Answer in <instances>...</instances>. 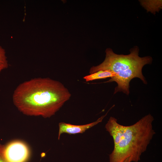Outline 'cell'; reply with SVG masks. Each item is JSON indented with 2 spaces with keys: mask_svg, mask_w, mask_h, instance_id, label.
Returning <instances> with one entry per match:
<instances>
[{
  "mask_svg": "<svg viewBox=\"0 0 162 162\" xmlns=\"http://www.w3.org/2000/svg\"><path fill=\"white\" fill-rule=\"evenodd\" d=\"M8 64L4 49L0 45V73L8 68Z\"/></svg>",
  "mask_w": 162,
  "mask_h": 162,
  "instance_id": "ba28073f",
  "label": "cell"
},
{
  "mask_svg": "<svg viewBox=\"0 0 162 162\" xmlns=\"http://www.w3.org/2000/svg\"><path fill=\"white\" fill-rule=\"evenodd\" d=\"M108 112L99 118L96 121L87 124L75 125L64 122H60L58 125V140H59L61 134L64 133L69 134H75L84 133L86 130L102 122Z\"/></svg>",
  "mask_w": 162,
  "mask_h": 162,
  "instance_id": "5b68a950",
  "label": "cell"
},
{
  "mask_svg": "<svg viewBox=\"0 0 162 162\" xmlns=\"http://www.w3.org/2000/svg\"><path fill=\"white\" fill-rule=\"evenodd\" d=\"M132 162V159L130 157L127 158L124 162Z\"/></svg>",
  "mask_w": 162,
  "mask_h": 162,
  "instance_id": "30bf717a",
  "label": "cell"
},
{
  "mask_svg": "<svg viewBox=\"0 0 162 162\" xmlns=\"http://www.w3.org/2000/svg\"><path fill=\"white\" fill-rule=\"evenodd\" d=\"M4 154L8 162H26L29 156V151L23 142L15 141L5 146Z\"/></svg>",
  "mask_w": 162,
  "mask_h": 162,
  "instance_id": "277c9868",
  "label": "cell"
},
{
  "mask_svg": "<svg viewBox=\"0 0 162 162\" xmlns=\"http://www.w3.org/2000/svg\"><path fill=\"white\" fill-rule=\"evenodd\" d=\"M154 120L149 114L132 125L124 126L119 124L116 118L110 117L105 126L114 143L110 162H124L131 157L132 161L138 162L155 134L152 124Z\"/></svg>",
  "mask_w": 162,
  "mask_h": 162,
  "instance_id": "7a4b0ae2",
  "label": "cell"
},
{
  "mask_svg": "<svg viewBox=\"0 0 162 162\" xmlns=\"http://www.w3.org/2000/svg\"><path fill=\"white\" fill-rule=\"evenodd\" d=\"M5 146L0 144V162H8L4 154Z\"/></svg>",
  "mask_w": 162,
  "mask_h": 162,
  "instance_id": "9c48e42d",
  "label": "cell"
},
{
  "mask_svg": "<svg viewBox=\"0 0 162 162\" xmlns=\"http://www.w3.org/2000/svg\"><path fill=\"white\" fill-rule=\"evenodd\" d=\"M139 52L138 48L135 47L130 50V53L128 55H119L108 48L105 51L104 61L97 66L92 67L89 73L91 74L100 70L114 72L116 76L106 82H116L117 86L115 88L114 94L122 92L128 95L130 93V82L133 78H138L144 83H147L142 70L145 65L151 63L152 58L149 56L140 57Z\"/></svg>",
  "mask_w": 162,
  "mask_h": 162,
  "instance_id": "3957f363",
  "label": "cell"
},
{
  "mask_svg": "<svg viewBox=\"0 0 162 162\" xmlns=\"http://www.w3.org/2000/svg\"><path fill=\"white\" fill-rule=\"evenodd\" d=\"M116 76L114 72L109 70H100L96 72L83 77V79L86 82L93 80L106 79L107 78H112Z\"/></svg>",
  "mask_w": 162,
  "mask_h": 162,
  "instance_id": "8992f818",
  "label": "cell"
},
{
  "mask_svg": "<svg viewBox=\"0 0 162 162\" xmlns=\"http://www.w3.org/2000/svg\"><path fill=\"white\" fill-rule=\"evenodd\" d=\"M142 5L147 10L150 11L152 13L154 12L158 11L160 8L154 7L153 6L161 3V1H144L141 2Z\"/></svg>",
  "mask_w": 162,
  "mask_h": 162,
  "instance_id": "52a82bcc",
  "label": "cell"
},
{
  "mask_svg": "<svg viewBox=\"0 0 162 162\" xmlns=\"http://www.w3.org/2000/svg\"><path fill=\"white\" fill-rule=\"evenodd\" d=\"M71 96L61 82L49 78H38L20 84L12 98L14 105L23 114L48 118L54 115Z\"/></svg>",
  "mask_w": 162,
  "mask_h": 162,
  "instance_id": "6da1fadb",
  "label": "cell"
}]
</instances>
